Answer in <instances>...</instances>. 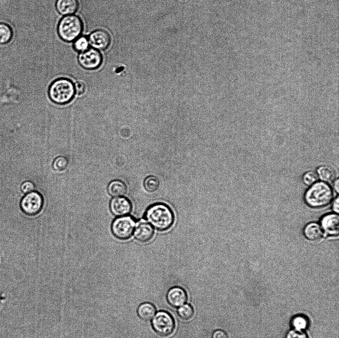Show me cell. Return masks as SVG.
Masks as SVG:
<instances>
[{
  "label": "cell",
  "instance_id": "cell-22",
  "mask_svg": "<svg viewBox=\"0 0 339 338\" xmlns=\"http://www.w3.org/2000/svg\"><path fill=\"white\" fill-rule=\"evenodd\" d=\"M291 325L294 329L302 331L307 328L308 325L307 319L302 315H297L293 318Z\"/></svg>",
  "mask_w": 339,
  "mask_h": 338
},
{
  "label": "cell",
  "instance_id": "cell-17",
  "mask_svg": "<svg viewBox=\"0 0 339 338\" xmlns=\"http://www.w3.org/2000/svg\"><path fill=\"white\" fill-rule=\"evenodd\" d=\"M155 306L150 303L144 302L141 304L137 310L139 317L144 321L151 320L155 314Z\"/></svg>",
  "mask_w": 339,
  "mask_h": 338
},
{
  "label": "cell",
  "instance_id": "cell-24",
  "mask_svg": "<svg viewBox=\"0 0 339 338\" xmlns=\"http://www.w3.org/2000/svg\"><path fill=\"white\" fill-rule=\"evenodd\" d=\"M89 41L84 36H80L74 40L73 48L75 51L82 52L88 49Z\"/></svg>",
  "mask_w": 339,
  "mask_h": 338
},
{
  "label": "cell",
  "instance_id": "cell-25",
  "mask_svg": "<svg viewBox=\"0 0 339 338\" xmlns=\"http://www.w3.org/2000/svg\"><path fill=\"white\" fill-rule=\"evenodd\" d=\"M317 174L312 171H309L304 174L302 177L303 183L307 185L311 186L318 181Z\"/></svg>",
  "mask_w": 339,
  "mask_h": 338
},
{
  "label": "cell",
  "instance_id": "cell-13",
  "mask_svg": "<svg viewBox=\"0 0 339 338\" xmlns=\"http://www.w3.org/2000/svg\"><path fill=\"white\" fill-rule=\"evenodd\" d=\"M20 95L21 92L17 87L11 83H6V90L0 96V106L19 103Z\"/></svg>",
  "mask_w": 339,
  "mask_h": 338
},
{
  "label": "cell",
  "instance_id": "cell-7",
  "mask_svg": "<svg viewBox=\"0 0 339 338\" xmlns=\"http://www.w3.org/2000/svg\"><path fill=\"white\" fill-rule=\"evenodd\" d=\"M43 206V199L38 192L32 191L26 194L21 199L20 206L26 215L32 216L37 214Z\"/></svg>",
  "mask_w": 339,
  "mask_h": 338
},
{
  "label": "cell",
  "instance_id": "cell-15",
  "mask_svg": "<svg viewBox=\"0 0 339 338\" xmlns=\"http://www.w3.org/2000/svg\"><path fill=\"white\" fill-rule=\"evenodd\" d=\"M154 230L152 226L145 222L139 223L134 231L136 238L141 242L148 241L153 235Z\"/></svg>",
  "mask_w": 339,
  "mask_h": 338
},
{
  "label": "cell",
  "instance_id": "cell-26",
  "mask_svg": "<svg viewBox=\"0 0 339 338\" xmlns=\"http://www.w3.org/2000/svg\"><path fill=\"white\" fill-rule=\"evenodd\" d=\"M68 164L67 159L63 156L56 158L53 163L54 169L57 171H62L67 167Z\"/></svg>",
  "mask_w": 339,
  "mask_h": 338
},
{
  "label": "cell",
  "instance_id": "cell-11",
  "mask_svg": "<svg viewBox=\"0 0 339 338\" xmlns=\"http://www.w3.org/2000/svg\"><path fill=\"white\" fill-rule=\"evenodd\" d=\"M110 208L111 212L115 216H124L130 213L132 204L129 199L123 197H116L110 202Z\"/></svg>",
  "mask_w": 339,
  "mask_h": 338
},
{
  "label": "cell",
  "instance_id": "cell-23",
  "mask_svg": "<svg viewBox=\"0 0 339 338\" xmlns=\"http://www.w3.org/2000/svg\"><path fill=\"white\" fill-rule=\"evenodd\" d=\"M159 181L157 177L154 176H149L144 181V187L148 192H153L155 191L158 188Z\"/></svg>",
  "mask_w": 339,
  "mask_h": 338
},
{
  "label": "cell",
  "instance_id": "cell-27",
  "mask_svg": "<svg viewBox=\"0 0 339 338\" xmlns=\"http://www.w3.org/2000/svg\"><path fill=\"white\" fill-rule=\"evenodd\" d=\"M285 338H308V337L302 331L294 329L287 333Z\"/></svg>",
  "mask_w": 339,
  "mask_h": 338
},
{
  "label": "cell",
  "instance_id": "cell-1",
  "mask_svg": "<svg viewBox=\"0 0 339 338\" xmlns=\"http://www.w3.org/2000/svg\"><path fill=\"white\" fill-rule=\"evenodd\" d=\"M303 198L309 207L314 209L322 208L332 202L334 199V190L329 183L318 181L306 190Z\"/></svg>",
  "mask_w": 339,
  "mask_h": 338
},
{
  "label": "cell",
  "instance_id": "cell-16",
  "mask_svg": "<svg viewBox=\"0 0 339 338\" xmlns=\"http://www.w3.org/2000/svg\"><path fill=\"white\" fill-rule=\"evenodd\" d=\"M79 7L77 0H57L56 7L57 11L63 15H72Z\"/></svg>",
  "mask_w": 339,
  "mask_h": 338
},
{
  "label": "cell",
  "instance_id": "cell-31",
  "mask_svg": "<svg viewBox=\"0 0 339 338\" xmlns=\"http://www.w3.org/2000/svg\"><path fill=\"white\" fill-rule=\"evenodd\" d=\"M212 338H228L227 334L223 330H217L212 335Z\"/></svg>",
  "mask_w": 339,
  "mask_h": 338
},
{
  "label": "cell",
  "instance_id": "cell-6",
  "mask_svg": "<svg viewBox=\"0 0 339 338\" xmlns=\"http://www.w3.org/2000/svg\"><path fill=\"white\" fill-rule=\"evenodd\" d=\"M135 226V221L131 217L122 216L113 221L111 229L116 237L121 239H126L132 235Z\"/></svg>",
  "mask_w": 339,
  "mask_h": 338
},
{
  "label": "cell",
  "instance_id": "cell-14",
  "mask_svg": "<svg viewBox=\"0 0 339 338\" xmlns=\"http://www.w3.org/2000/svg\"><path fill=\"white\" fill-rule=\"evenodd\" d=\"M303 233L304 237L311 241H319L324 235L320 224L317 222L307 224L303 228Z\"/></svg>",
  "mask_w": 339,
  "mask_h": 338
},
{
  "label": "cell",
  "instance_id": "cell-30",
  "mask_svg": "<svg viewBox=\"0 0 339 338\" xmlns=\"http://www.w3.org/2000/svg\"><path fill=\"white\" fill-rule=\"evenodd\" d=\"M331 203H332V209L333 212L338 214L339 211V196H337L335 198H334Z\"/></svg>",
  "mask_w": 339,
  "mask_h": 338
},
{
  "label": "cell",
  "instance_id": "cell-9",
  "mask_svg": "<svg viewBox=\"0 0 339 338\" xmlns=\"http://www.w3.org/2000/svg\"><path fill=\"white\" fill-rule=\"evenodd\" d=\"M320 224L324 234L329 237H338L339 233V217L334 212L324 215L320 220Z\"/></svg>",
  "mask_w": 339,
  "mask_h": 338
},
{
  "label": "cell",
  "instance_id": "cell-32",
  "mask_svg": "<svg viewBox=\"0 0 339 338\" xmlns=\"http://www.w3.org/2000/svg\"><path fill=\"white\" fill-rule=\"evenodd\" d=\"M333 189L337 193L339 191V178L335 179L333 182Z\"/></svg>",
  "mask_w": 339,
  "mask_h": 338
},
{
  "label": "cell",
  "instance_id": "cell-2",
  "mask_svg": "<svg viewBox=\"0 0 339 338\" xmlns=\"http://www.w3.org/2000/svg\"><path fill=\"white\" fill-rule=\"evenodd\" d=\"M145 218L150 225L159 230L169 229L174 222L171 209L163 203L150 206L146 211Z\"/></svg>",
  "mask_w": 339,
  "mask_h": 338
},
{
  "label": "cell",
  "instance_id": "cell-10",
  "mask_svg": "<svg viewBox=\"0 0 339 338\" xmlns=\"http://www.w3.org/2000/svg\"><path fill=\"white\" fill-rule=\"evenodd\" d=\"M88 40L93 48L98 50L107 49L111 42L109 33L103 29H97L92 32Z\"/></svg>",
  "mask_w": 339,
  "mask_h": 338
},
{
  "label": "cell",
  "instance_id": "cell-3",
  "mask_svg": "<svg viewBox=\"0 0 339 338\" xmlns=\"http://www.w3.org/2000/svg\"><path fill=\"white\" fill-rule=\"evenodd\" d=\"M49 96L51 100L59 105L70 102L74 97L75 90L72 81L67 78L55 80L49 89Z\"/></svg>",
  "mask_w": 339,
  "mask_h": 338
},
{
  "label": "cell",
  "instance_id": "cell-12",
  "mask_svg": "<svg viewBox=\"0 0 339 338\" xmlns=\"http://www.w3.org/2000/svg\"><path fill=\"white\" fill-rule=\"evenodd\" d=\"M166 298L168 303L173 307H179L187 301L188 296L186 292L182 288L175 286L167 292Z\"/></svg>",
  "mask_w": 339,
  "mask_h": 338
},
{
  "label": "cell",
  "instance_id": "cell-5",
  "mask_svg": "<svg viewBox=\"0 0 339 338\" xmlns=\"http://www.w3.org/2000/svg\"><path fill=\"white\" fill-rule=\"evenodd\" d=\"M153 329L159 336L168 337L175 329V323L172 316L166 311L158 312L152 319Z\"/></svg>",
  "mask_w": 339,
  "mask_h": 338
},
{
  "label": "cell",
  "instance_id": "cell-18",
  "mask_svg": "<svg viewBox=\"0 0 339 338\" xmlns=\"http://www.w3.org/2000/svg\"><path fill=\"white\" fill-rule=\"evenodd\" d=\"M127 191L125 184L122 181L115 180L112 181L108 186V192L113 197H120L124 195Z\"/></svg>",
  "mask_w": 339,
  "mask_h": 338
},
{
  "label": "cell",
  "instance_id": "cell-28",
  "mask_svg": "<svg viewBox=\"0 0 339 338\" xmlns=\"http://www.w3.org/2000/svg\"><path fill=\"white\" fill-rule=\"evenodd\" d=\"M35 185L31 181H25L21 183L20 186L21 191L26 194L34 191Z\"/></svg>",
  "mask_w": 339,
  "mask_h": 338
},
{
  "label": "cell",
  "instance_id": "cell-21",
  "mask_svg": "<svg viewBox=\"0 0 339 338\" xmlns=\"http://www.w3.org/2000/svg\"><path fill=\"white\" fill-rule=\"evenodd\" d=\"M177 313L179 317L183 320H190L194 316V309L188 304H184L179 307Z\"/></svg>",
  "mask_w": 339,
  "mask_h": 338
},
{
  "label": "cell",
  "instance_id": "cell-20",
  "mask_svg": "<svg viewBox=\"0 0 339 338\" xmlns=\"http://www.w3.org/2000/svg\"><path fill=\"white\" fill-rule=\"evenodd\" d=\"M12 35L10 27L6 24L0 23V44H5L9 42Z\"/></svg>",
  "mask_w": 339,
  "mask_h": 338
},
{
  "label": "cell",
  "instance_id": "cell-8",
  "mask_svg": "<svg viewBox=\"0 0 339 338\" xmlns=\"http://www.w3.org/2000/svg\"><path fill=\"white\" fill-rule=\"evenodd\" d=\"M78 61L79 64L84 68L93 70L101 65L103 57L100 52L97 50L88 48L87 50L79 54Z\"/></svg>",
  "mask_w": 339,
  "mask_h": 338
},
{
  "label": "cell",
  "instance_id": "cell-4",
  "mask_svg": "<svg viewBox=\"0 0 339 338\" xmlns=\"http://www.w3.org/2000/svg\"><path fill=\"white\" fill-rule=\"evenodd\" d=\"M83 30L81 18L75 15L64 16L58 25V33L60 38L67 42L74 41L80 37Z\"/></svg>",
  "mask_w": 339,
  "mask_h": 338
},
{
  "label": "cell",
  "instance_id": "cell-19",
  "mask_svg": "<svg viewBox=\"0 0 339 338\" xmlns=\"http://www.w3.org/2000/svg\"><path fill=\"white\" fill-rule=\"evenodd\" d=\"M317 174L322 181L327 183L332 182L335 179V173L329 167H320L317 169Z\"/></svg>",
  "mask_w": 339,
  "mask_h": 338
},
{
  "label": "cell",
  "instance_id": "cell-29",
  "mask_svg": "<svg viewBox=\"0 0 339 338\" xmlns=\"http://www.w3.org/2000/svg\"><path fill=\"white\" fill-rule=\"evenodd\" d=\"M74 87L75 93L77 95H81L84 93L86 87L85 84L82 81H76L74 85Z\"/></svg>",
  "mask_w": 339,
  "mask_h": 338
}]
</instances>
